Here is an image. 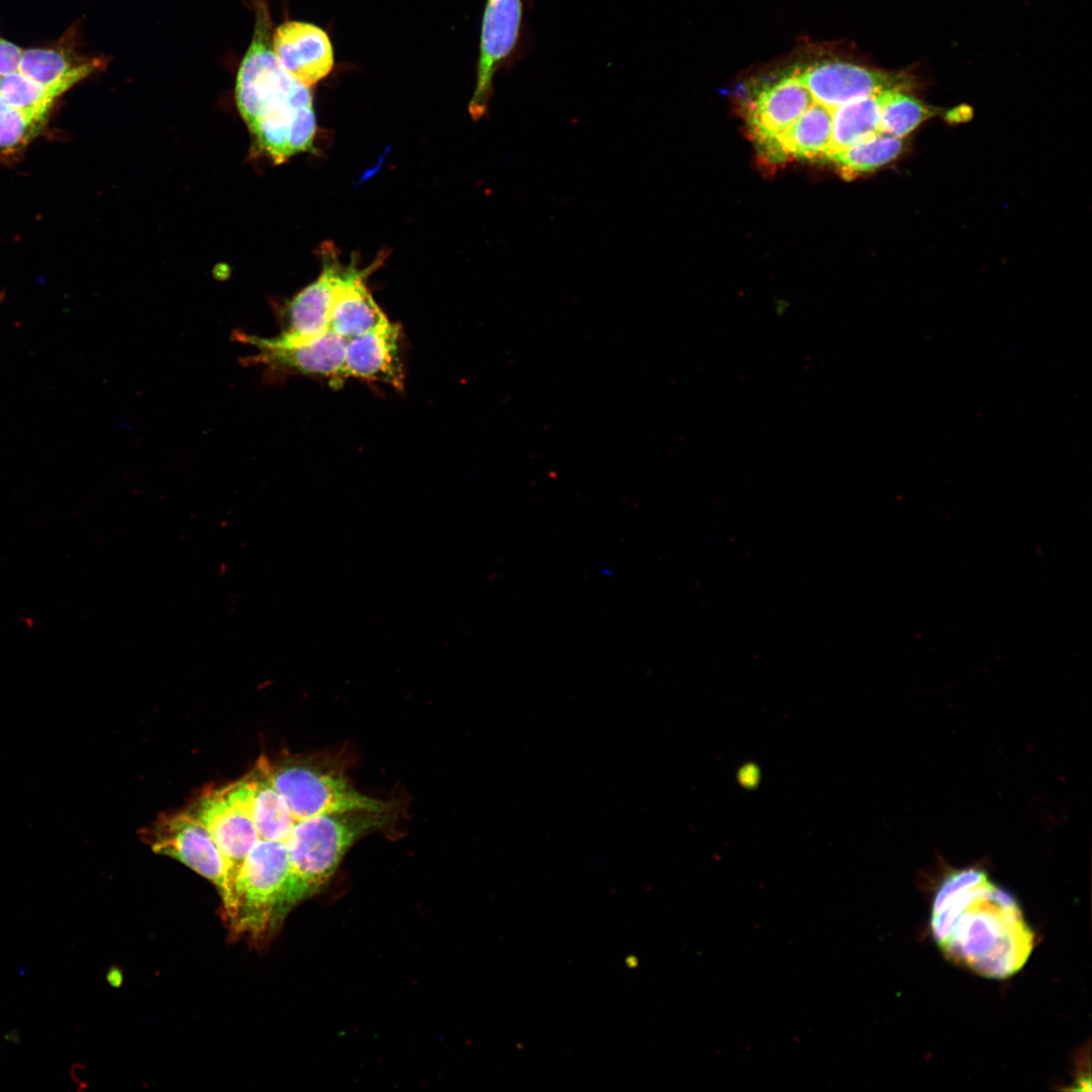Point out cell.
<instances>
[{"label": "cell", "instance_id": "cell-1", "mask_svg": "<svg viewBox=\"0 0 1092 1092\" xmlns=\"http://www.w3.org/2000/svg\"><path fill=\"white\" fill-rule=\"evenodd\" d=\"M930 929L947 960L990 979L1016 974L1034 946L1016 900L976 869L954 872L941 883Z\"/></svg>", "mask_w": 1092, "mask_h": 1092}, {"label": "cell", "instance_id": "cell-2", "mask_svg": "<svg viewBox=\"0 0 1092 1092\" xmlns=\"http://www.w3.org/2000/svg\"><path fill=\"white\" fill-rule=\"evenodd\" d=\"M268 5L258 0L251 43L238 70V109L260 148L276 164L312 148L315 116L308 87L282 67L272 47Z\"/></svg>", "mask_w": 1092, "mask_h": 1092}, {"label": "cell", "instance_id": "cell-3", "mask_svg": "<svg viewBox=\"0 0 1092 1092\" xmlns=\"http://www.w3.org/2000/svg\"><path fill=\"white\" fill-rule=\"evenodd\" d=\"M234 335L236 340L255 347L257 352L245 359L250 365H262L274 372L331 377L334 381L345 378L347 340L332 330L302 341H288L279 335L274 338L244 332Z\"/></svg>", "mask_w": 1092, "mask_h": 1092}, {"label": "cell", "instance_id": "cell-4", "mask_svg": "<svg viewBox=\"0 0 1092 1092\" xmlns=\"http://www.w3.org/2000/svg\"><path fill=\"white\" fill-rule=\"evenodd\" d=\"M524 0H486L481 21L476 85L469 102L473 119L488 109L497 71L516 54L522 35Z\"/></svg>", "mask_w": 1092, "mask_h": 1092}, {"label": "cell", "instance_id": "cell-5", "mask_svg": "<svg viewBox=\"0 0 1092 1092\" xmlns=\"http://www.w3.org/2000/svg\"><path fill=\"white\" fill-rule=\"evenodd\" d=\"M793 74L814 102L829 109L885 90L909 91L916 86L914 76L907 72H887L846 62L816 63Z\"/></svg>", "mask_w": 1092, "mask_h": 1092}, {"label": "cell", "instance_id": "cell-6", "mask_svg": "<svg viewBox=\"0 0 1092 1092\" xmlns=\"http://www.w3.org/2000/svg\"><path fill=\"white\" fill-rule=\"evenodd\" d=\"M144 835L155 852L176 858L206 878L222 902L225 900L228 886L221 853L209 831L188 809L162 817Z\"/></svg>", "mask_w": 1092, "mask_h": 1092}, {"label": "cell", "instance_id": "cell-7", "mask_svg": "<svg viewBox=\"0 0 1092 1092\" xmlns=\"http://www.w3.org/2000/svg\"><path fill=\"white\" fill-rule=\"evenodd\" d=\"M273 52L285 71L311 87L334 67L331 40L321 27L303 21H285L272 32Z\"/></svg>", "mask_w": 1092, "mask_h": 1092}, {"label": "cell", "instance_id": "cell-8", "mask_svg": "<svg viewBox=\"0 0 1092 1092\" xmlns=\"http://www.w3.org/2000/svg\"><path fill=\"white\" fill-rule=\"evenodd\" d=\"M398 325L385 316L368 332L346 342L344 375L403 388Z\"/></svg>", "mask_w": 1092, "mask_h": 1092}, {"label": "cell", "instance_id": "cell-9", "mask_svg": "<svg viewBox=\"0 0 1092 1092\" xmlns=\"http://www.w3.org/2000/svg\"><path fill=\"white\" fill-rule=\"evenodd\" d=\"M322 253L320 276L296 293L286 306V325L279 335L285 340H308L331 330L334 285L342 264L333 245H324Z\"/></svg>", "mask_w": 1092, "mask_h": 1092}, {"label": "cell", "instance_id": "cell-10", "mask_svg": "<svg viewBox=\"0 0 1092 1092\" xmlns=\"http://www.w3.org/2000/svg\"><path fill=\"white\" fill-rule=\"evenodd\" d=\"M813 103L811 94L793 73L763 87L750 100L746 111L753 140L759 148L772 141Z\"/></svg>", "mask_w": 1092, "mask_h": 1092}, {"label": "cell", "instance_id": "cell-11", "mask_svg": "<svg viewBox=\"0 0 1092 1092\" xmlns=\"http://www.w3.org/2000/svg\"><path fill=\"white\" fill-rule=\"evenodd\" d=\"M374 267L360 270L353 259L351 265H342L337 275L330 329L346 340L368 332L385 317L365 283Z\"/></svg>", "mask_w": 1092, "mask_h": 1092}, {"label": "cell", "instance_id": "cell-12", "mask_svg": "<svg viewBox=\"0 0 1092 1092\" xmlns=\"http://www.w3.org/2000/svg\"><path fill=\"white\" fill-rule=\"evenodd\" d=\"M832 109L814 102L789 128L760 147L771 162L823 158L829 150Z\"/></svg>", "mask_w": 1092, "mask_h": 1092}, {"label": "cell", "instance_id": "cell-13", "mask_svg": "<svg viewBox=\"0 0 1092 1092\" xmlns=\"http://www.w3.org/2000/svg\"><path fill=\"white\" fill-rule=\"evenodd\" d=\"M91 63L73 66L60 52L31 49L22 52L17 72L59 96L94 69Z\"/></svg>", "mask_w": 1092, "mask_h": 1092}, {"label": "cell", "instance_id": "cell-14", "mask_svg": "<svg viewBox=\"0 0 1092 1092\" xmlns=\"http://www.w3.org/2000/svg\"><path fill=\"white\" fill-rule=\"evenodd\" d=\"M904 149L903 139L877 132L823 159L832 162L844 178H853L891 163Z\"/></svg>", "mask_w": 1092, "mask_h": 1092}, {"label": "cell", "instance_id": "cell-15", "mask_svg": "<svg viewBox=\"0 0 1092 1092\" xmlns=\"http://www.w3.org/2000/svg\"><path fill=\"white\" fill-rule=\"evenodd\" d=\"M878 94L832 109L831 143L826 155L879 132L881 113Z\"/></svg>", "mask_w": 1092, "mask_h": 1092}, {"label": "cell", "instance_id": "cell-16", "mask_svg": "<svg viewBox=\"0 0 1092 1092\" xmlns=\"http://www.w3.org/2000/svg\"><path fill=\"white\" fill-rule=\"evenodd\" d=\"M878 99L881 113L879 132L900 139L940 111L902 89L882 91L878 94Z\"/></svg>", "mask_w": 1092, "mask_h": 1092}, {"label": "cell", "instance_id": "cell-17", "mask_svg": "<svg viewBox=\"0 0 1092 1092\" xmlns=\"http://www.w3.org/2000/svg\"><path fill=\"white\" fill-rule=\"evenodd\" d=\"M0 95L9 107L29 111L42 118L57 97L50 89L18 72L1 76Z\"/></svg>", "mask_w": 1092, "mask_h": 1092}, {"label": "cell", "instance_id": "cell-18", "mask_svg": "<svg viewBox=\"0 0 1092 1092\" xmlns=\"http://www.w3.org/2000/svg\"><path fill=\"white\" fill-rule=\"evenodd\" d=\"M42 117L9 107L0 116V151H13L23 146L36 130Z\"/></svg>", "mask_w": 1092, "mask_h": 1092}, {"label": "cell", "instance_id": "cell-19", "mask_svg": "<svg viewBox=\"0 0 1092 1092\" xmlns=\"http://www.w3.org/2000/svg\"><path fill=\"white\" fill-rule=\"evenodd\" d=\"M22 52L12 42L0 38V77L17 72Z\"/></svg>", "mask_w": 1092, "mask_h": 1092}, {"label": "cell", "instance_id": "cell-20", "mask_svg": "<svg viewBox=\"0 0 1092 1092\" xmlns=\"http://www.w3.org/2000/svg\"><path fill=\"white\" fill-rule=\"evenodd\" d=\"M8 108H9V105L7 104V102L5 101V99H4V98H3V97H2L1 95H0V116H1V115H2V114H3L4 112H5V111H7V110H8Z\"/></svg>", "mask_w": 1092, "mask_h": 1092}]
</instances>
